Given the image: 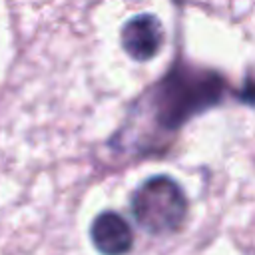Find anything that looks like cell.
<instances>
[{"label":"cell","instance_id":"1","mask_svg":"<svg viewBox=\"0 0 255 255\" xmlns=\"http://www.w3.org/2000/svg\"><path fill=\"white\" fill-rule=\"evenodd\" d=\"M131 213L145 231L167 235L181 229L187 215V199L171 177L153 175L133 191Z\"/></svg>","mask_w":255,"mask_h":255},{"label":"cell","instance_id":"2","mask_svg":"<svg viewBox=\"0 0 255 255\" xmlns=\"http://www.w3.org/2000/svg\"><path fill=\"white\" fill-rule=\"evenodd\" d=\"M159 104H163L161 122L179 126L189 114L211 106L221 98L223 86L213 74H183L175 72L159 86Z\"/></svg>","mask_w":255,"mask_h":255},{"label":"cell","instance_id":"3","mask_svg":"<svg viewBox=\"0 0 255 255\" xmlns=\"http://www.w3.org/2000/svg\"><path fill=\"white\" fill-rule=\"evenodd\" d=\"M163 44V26L153 14H137L122 28V48L137 62L151 60Z\"/></svg>","mask_w":255,"mask_h":255},{"label":"cell","instance_id":"4","mask_svg":"<svg viewBox=\"0 0 255 255\" xmlns=\"http://www.w3.org/2000/svg\"><path fill=\"white\" fill-rule=\"evenodd\" d=\"M90 237L102 255H126L133 247V229L116 211L100 213L92 221Z\"/></svg>","mask_w":255,"mask_h":255}]
</instances>
